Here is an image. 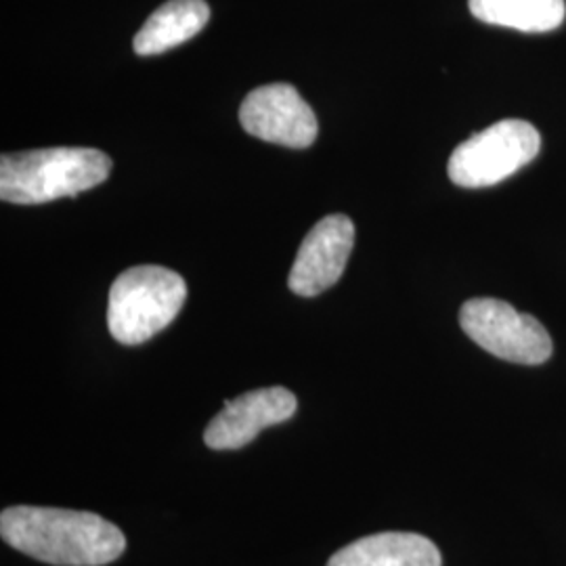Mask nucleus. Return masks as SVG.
Segmentation results:
<instances>
[{"label": "nucleus", "instance_id": "obj_1", "mask_svg": "<svg viewBox=\"0 0 566 566\" xmlns=\"http://www.w3.org/2000/svg\"><path fill=\"white\" fill-rule=\"evenodd\" d=\"M0 537L21 554L57 566H103L118 560L126 537L93 512L13 506L0 514Z\"/></svg>", "mask_w": 566, "mask_h": 566}, {"label": "nucleus", "instance_id": "obj_2", "mask_svg": "<svg viewBox=\"0 0 566 566\" xmlns=\"http://www.w3.org/2000/svg\"><path fill=\"white\" fill-rule=\"evenodd\" d=\"M109 170V156L91 147H53L2 156L0 198L21 206L74 198L102 185Z\"/></svg>", "mask_w": 566, "mask_h": 566}, {"label": "nucleus", "instance_id": "obj_3", "mask_svg": "<svg viewBox=\"0 0 566 566\" xmlns=\"http://www.w3.org/2000/svg\"><path fill=\"white\" fill-rule=\"evenodd\" d=\"M185 298L187 283L179 273L158 264L133 266L109 290V334L126 346L147 343L177 319Z\"/></svg>", "mask_w": 566, "mask_h": 566}, {"label": "nucleus", "instance_id": "obj_4", "mask_svg": "<svg viewBox=\"0 0 566 566\" xmlns=\"http://www.w3.org/2000/svg\"><path fill=\"white\" fill-rule=\"evenodd\" d=\"M542 149V135L525 120H502L460 143L451 154L449 179L465 189H483L506 181L533 163Z\"/></svg>", "mask_w": 566, "mask_h": 566}, {"label": "nucleus", "instance_id": "obj_5", "mask_svg": "<svg viewBox=\"0 0 566 566\" xmlns=\"http://www.w3.org/2000/svg\"><path fill=\"white\" fill-rule=\"evenodd\" d=\"M460 325L468 338L510 364L542 365L552 357L546 327L504 301H468L460 311Z\"/></svg>", "mask_w": 566, "mask_h": 566}, {"label": "nucleus", "instance_id": "obj_6", "mask_svg": "<svg viewBox=\"0 0 566 566\" xmlns=\"http://www.w3.org/2000/svg\"><path fill=\"white\" fill-rule=\"evenodd\" d=\"M243 130L256 139L304 149L317 139V118L311 105L290 84L254 88L240 107Z\"/></svg>", "mask_w": 566, "mask_h": 566}, {"label": "nucleus", "instance_id": "obj_7", "mask_svg": "<svg viewBox=\"0 0 566 566\" xmlns=\"http://www.w3.org/2000/svg\"><path fill=\"white\" fill-rule=\"evenodd\" d=\"M355 243V224L346 214H329L315 224L294 259L287 285L294 294L313 298L343 277Z\"/></svg>", "mask_w": 566, "mask_h": 566}, {"label": "nucleus", "instance_id": "obj_8", "mask_svg": "<svg viewBox=\"0 0 566 566\" xmlns=\"http://www.w3.org/2000/svg\"><path fill=\"white\" fill-rule=\"evenodd\" d=\"M296 409V395L283 386L250 390L224 403L223 411L206 426L203 443L214 451L242 449L252 443L264 428L290 420Z\"/></svg>", "mask_w": 566, "mask_h": 566}, {"label": "nucleus", "instance_id": "obj_9", "mask_svg": "<svg viewBox=\"0 0 566 566\" xmlns=\"http://www.w3.org/2000/svg\"><path fill=\"white\" fill-rule=\"evenodd\" d=\"M439 547L418 533H376L338 549L327 566H441Z\"/></svg>", "mask_w": 566, "mask_h": 566}, {"label": "nucleus", "instance_id": "obj_10", "mask_svg": "<svg viewBox=\"0 0 566 566\" xmlns=\"http://www.w3.org/2000/svg\"><path fill=\"white\" fill-rule=\"evenodd\" d=\"M210 20L206 0H168L158 7L137 32L133 49L137 55H160L202 32Z\"/></svg>", "mask_w": 566, "mask_h": 566}, {"label": "nucleus", "instance_id": "obj_11", "mask_svg": "<svg viewBox=\"0 0 566 566\" xmlns=\"http://www.w3.org/2000/svg\"><path fill=\"white\" fill-rule=\"evenodd\" d=\"M470 13L483 23L526 34H546L563 25L565 0H468Z\"/></svg>", "mask_w": 566, "mask_h": 566}]
</instances>
